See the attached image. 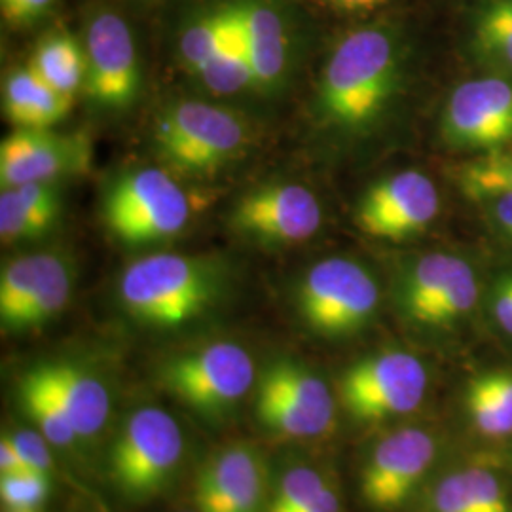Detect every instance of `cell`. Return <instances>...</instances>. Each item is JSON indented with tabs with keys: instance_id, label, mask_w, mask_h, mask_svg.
Returning <instances> with one entry per match:
<instances>
[{
	"instance_id": "d590c367",
	"label": "cell",
	"mask_w": 512,
	"mask_h": 512,
	"mask_svg": "<svg viewBox=\"0 0 512 512\" xmlns=\"http://www.w3.org/2000/svg\"><path fill=\"white\" fill-rule=\"evenodd\" d=\"M482 203L488 205L495 224L503 230V234L512 239V192L499 194V196Z\"/></svg>"
},
{
	"instance_id": "277c9868",
	"label": "cell",
	"mask_w": 512,
	"mask_h": 512,
	"mask_svg": "<svg viewBox=\"0 0 512 512\" xmlns=\"http://www.w3.org/2000/svg\"><path fill=\"white\" fill-rule=\"evenodd\" d=\"M158 380L177 401L209 420L230 414L255 385L253 357L234 342H215L167 359Z\"/></svg>"
},
{
	"instance_id": "ac0fdd59",
	"label": "cell",
	"mask_w": 512,
	"mask_h": 512,
	"mask_svg": "<svg viewBox=\"0 0 512 512\" xmlns=\"http://www.w3.org/2000/svg\"><path fill=\"white\" fill-rule=\"evenodd\" d=\"M37 366L63 404L80 442L99 435L110 414V397L105 384L90 370L69 361H50Z\"/></svg>"
},
{
	"instance_id": "7c38bea8",
	"label": "cell",
	"mask_w": 512,
	"mask_h": 512,
	"mask_svg": "<svg viewBox=\"0 0 512 512\" xmlns=\"http://www.w3.org/2000/svg\"><path fill=\"white\" fill-rule=\"evenodd\" d=\"M446 145L471 152H492L512 145V84L488 76L463 82L442 112Z\"/></svg>"
},
{
	"instance_id": "74e56055",
	"label": "cell",
	"mask_w": 512,
	"mask_h": 512,
	"mask_svg": "<svg viewBox=\"0 0 512 512\" xmlns=\"http://www.w3.org/2000/svg\"><path fill=\"white\" fill-rule=\"evenodd\" d=\"M304 512H340V499L336 490L327 484Z\"/></svg>"
},
{
	"instance_id": "4fadbf2b",
	"label": "cell",
	"mask_w": 512,
	"mask_h": 512,
	"mask_svg": "<svg viewBox=\"0 0 512 512\" xmlns=\"http://www.w3.org/2000/svg\"><path fill=\"white\" fill-rule=\"evenodd\" d=\"M321 205L302 184L277 183L245 194L232 213L241 234L270 245H293L313 238L321 226Z\"/></svg>"
},
{
	"instance_id": "f35d334b",
	"label": "cell",
	"mask_w": 512,
	"mask_h": 512,
	"mask_svg": "<svg viewBox=\"0 0 512 512\" xmlns=\"http://www.w3.org/2000/svg\"><path fill=\"white\" fill-rule=\"evenodd\" d=\"M329 2L336 10H342V12H368L378 8L387 0H329Z\"/></svg>"
},
{
	"instance_id": "ab89813d",
	"label": "cell",
	"mask_w": 512,
	"mask_h": 512,
	"mask_svg": "<svg viewBox=\"0 0 512 512\" xmlns=\"http://www.w3.org/2000/svg\"><path fill=\"white\" fill-rule=\"evenodd\" d=\"M6 512H38V511H6Z\"/></svg>"
},
{
	"instance_id": "7a4b0ae2",
	"label": "cell",
	"mask_w": 512,
	"mask_h": 512,
	"mask_svg": "<svg viewBox=\"0 0 512 512\" xmlns=\"http://www.w3.org/2000/svg\"><path fill=\"white\" fill-rule=\"evenodd\" d=\"M120 300L133 319L154 329H179L220 296L217 268L194 256L148 255L120 277Z\"/></svg>"
},
{
	"instance_id": "d4e9b609",
	"label": "cell",
	"mask_w": 512,
	"mask_h": 512,
	"mask_svg": "<svg viewBox=\"0 0 512 512\" xmlns=\"http://www.w3.org/2000/svg\"><path fill=\"white\" fill-rule=\"evenodd\" d=\"M29 67L55 92L67 97L86 84V52L67 33H52L40 40Z\"/></svg>"
},
{
	"instance_id": "d6986e66",
	"label": "cell",
	"mask_w": 512,
	"mask_h": 512,
	"mask_svg": "<svg viewBox=\"0 0 512 512\" xmlns=\"http://www.w3.org/2000/svg\"><path fill=\"white\" fill-rule=\"evenodd\" d=\"M236 6L243 48L255 73L256 88L270 90L287 71V33L283 19L268 2L249 0Z\"/></svg>"
},
{
	"instance_id": "484cf974",
	"label": "cell",
	"mask_w": 512,
	"mask_h": 512,
	"mask_svg": "<svg viewBox=\"0 0 512 512\" xmlns=\"http://www.w3.org/2000/svg\"><path fill=\"white\" fill-rule=\"evenodd\" d=\"M238 8H222L194 21L181 37V57L190 73L200 74L203 67L238 35Z\"/></svg>"
},
{
	"instance_id": "e575fe53",
	"label": "cell",
	"mask_w": 512,
	"mask_h": 512,
	"mask_svg": "<svg viewBox=\"0 0 512 512\" xmlns=\"http://www.w3.org/2000/svg\"><path fill=\"white\" fill-rule=\"evenodd\" d=\"M490 308L497 327L512 336V274L503 275L495 283Z\"/></svg>"
},
{
	"instance_id": "8d00e7d4",
	"label": "cell",
	"mask_w": 512,
	"mask_h": 512,
	"mask_svg": "<svg viewBox=\"0 0 512 512\" xmlns=\"http://www.w3.org/2000/svg\"><path fill=\"white\" fill-rule=\"evenodd\" d=\"M18 471H29V469H25L14 442L8 437V433H4L0 439V475L18 473Z\"/></svg>"
},
{
	"instance_id": "4dcf8cb0",
	"label": "cell",
	"mask_w": 512,
	"mask_h": 512,
	"mask_svg": "<svg viewBox=\"0 0 512 512\" xmlns=\"http://www.w3.org/2000/svg\"><path fill=\"white\" fill-rule=\"evenodd\" d=\"M475 42L478 52L497 65L512 71V23L482 10L476 19Z\"/></svg>"
},
{
	"instance_id": "e0dca14e",
	"label": "cell",
	"mask_w": 512,
	"mask_h": 512,
	"mask_svg": "<svg viewBox=\"0 0 512 512\" xmlns=\"http://www.w3.org/2000/svg\"><path fill=\"white\" fill-rule=\"evenodd\" d=\"M427 512H512V490L492 461H465L440 476Z\"/></svg>"
},
{
	"instance_id": "ffe728a7",
	"label": "cell",
	"mask_w": 512,
	"mask_h": 512,
	"mask_svg": "<svg viewBox=\"0 0 512 512\" xmlns=\"http://www.w3.org/2000/svg\"><path fill=\"white\" fill-rule=\"evenodd\" d=\"M4 112L18 129H52L71 110L73 97L55 92L29 65L6 76Z\"/></svg>"
},
{
	"instance_id": "5bb4252c",
	"label": "cell",
	"mask_w": 512,
	"mask_h": 512,
	"mask_svg": "<svg viewBox=\"0 0 512 512\" xmlns=\"http://www.w3.org/2000/svg\"><path fill=\"white\" fill-rule=\"evenodd\" d=\"M86 90L95 103L122 109L141 86L137 46L128 23L116 14H97L86 37Z\"/></svg>"
},
{
	"instance_id": "7402d4cb",
	"label": "cell",
	"mask_w": 512,
	"mask_h": 512,
	"mask_svg": "<svg viewBox=\"0 0 512 512\" xmlns=\"http://www.w3.org/2000/svg\"><path fill=\"white\" fill-rule=\"evenodd\" d=\"M258 391L274 393L306 410L315 420L332 429L336 416V401L325 384L308 366L300 365L293 359H277L258 376Z\"/></svg>"
},
{
	"instance_id": "d6a6232c",
	"label": "cell",
	"mask_w": 512,
	"mask_h": 512,
	"mask_svg": "<svg viewBox=\"0 0 512 512\" xmlns=\"http://www.w3.org/2000/svg\"><path fill=\"white\" fill-rule=\"evenodd\" d=\"M8 437L14 442L25 469L52 476V467H54V458L50 452L52 444L46 437H42L38 431H29V429H18L14 433H8Z\"/></svg>"
},
{
	"instance_id": "cb8c5ba5",
	"label": "cell",
	"mask_w": 512,
	"mask_h": 512,
	"mask_svg": "<svg viewBox=\"0 0 512 512\" xmlns=\"http://www.w3.org/2000/svg\"><path fill=\"white\" fill-rule=\"evenodd\" d=\"M19 404L29 420L37 425L38 433L46 437L52 446L73 448L80 439L74 431L61 401L55 397L52 387L38 370V366L29 368L18 385Z\"/></svg>"
},
{
	"instance_id": "6da1fadb",
	"label": "cell",
	"mask_w": 512,
	"mask_h": 512,
	"mask_svg": "<svg viewBox=\"0 0 512 512\" xmlns=\"http://www.w3.org/2000/svg\"><path fill=\"white\" fill-rule=\"evenodd\" d=\"M399 52L378 27L349 33L330 55L319 82V107L330 124L344 129L370 126L393 97Z\"/></svg>"
},
{
	"instance_id": "f546056e",
	"label": "cell",
	"mask_w": 512,
	"mask_h": 512,
	"mask_svg": "<svg viewBox=\"0 0 512 512\" xmlns=\"http://www.w3.org/2000/svg\"><path fill=\"white\" fill-rule=\"evenodd\" d=\"M52 492V476L37 471L0 475V499L6 511H38Z\"/></svg>"
},
{
	"instance_id": "9c48e42d",
	"label": "cell",
	"mask_w": 512,
	"mask_h": 512,
	"mask_svg": "<svg viewBox=\"0 0 512 512\" xmlns=\"http://www.w3.org/2000/svg\"><path fill=\"white\" fill-rule=\"evenodd\" d=\"M440 456V439L423 427L391 431L366 456L361 495L374 511L403 507L418 492Z\"/></svg>"
},
{
	"instance_id": "8992f818",
	"label": "cell",
	"mask_w": 512,
	"mask_h": 512,
	"mask_svg": "<svg viewBox=\"0 0 512 512\" xmlns=\"http://www.w3.org/2000/svg\"><path fill=\"white\" fill-rule=\"evenodd\" d=\"M380 289L363 264L327 258L311 266L298 287V310L306 325L323 336H349L374 319Z\"/></svg>"
},
{
	"instance_id": "60d3db41",
	"label": "cell",
	"mask_w": 512,
	"mask_h": 512,
	"mask_svg": "<svg viewBox=\"0 0 512 512\" xmlns=\"http://www.w3.org/2000/svg\"><path fill=\"white\" fill-rule=\"evenodd\" d=\"M196 512H200V511H196Z\"/></svg>"
},
{
	"instance_id": "603a6c76",
	"label": "cell",
	"mask_w": 512,
	"mask_h": 512,
	"mask_svg": "<svg viewBox=\"0 0 512 512\" xmlns=\"http://www.w3.org/2000/svg\"><path fill=\"white\" fill-rule=\"evenodd\" d=\"M65 260L55 253H37L18 256L4 264L0 274V323L4 332L14 330L21 313L29 308Z\"/></svg>"
},
{
	"instance_id": "52a82bcc",
	"label": "cell",
	"mask_w": 512,
	"mask_h": 512,
	"mask_svg": "<svg viewBox=\"0 0 512 512\" xmlns=\"http://www.w3.org/2000/svg\"><path fill=\"white\" fill-rule=\"evenodd\" d=\"M429 374L418 355L384 349L349 366L340 380V399L359 423L401 418L420 408Z\"/></svg>"
},
{
	"instance_id": "30bf717a",
	"label": "cell",
	"mask_w": 512,
	"mask_h": 512,
	"mask_svg": "<svg viewBox=\"0 0 512 512\" xmlns=\"http://www.w3.org/2000/svg\"><path fill=\"white\" fill-rule=\"evenodd\" d=\"M478 281L463 258L433 253L418 258L403 277L399 302L404 315L429 329H448L475 310Z\"/></svg>"
},
{
	"instance_id": "3957f363",
	"label": "cell",
	"mask_w": 512,
	"mask_h": 512,
	"mask_svg": "<svg viewBox=\"0 0 512 512\" xmlns=\"http://www.w3.org/2000/svg\"><path fill=\"white\" fill-rule=\"evenodd\" d=\"M183 456V431L175 418L154 406L139 408L110 446V482L131 501H148L169 488Z\"/></svg>"
},
{
	"instance_id": "f1b7e54d",
	"label": "cell",
	"mask_w": 512,
	"mask_h": 512,
	"mask_svg": "<svg viewBox=\"0 0 512 512\" xmlns=\"http://www.w3.org/2000/svg\"><path fill=\"white\" fill-rule=\"evenodd\" d=\"M329 480L311 467H294L277 482L266 512H304Z\"/></svg>"
},
{
	"instance_id": "8fae6325",
	"label": "cell",
	"mask_w": 512,
	"mask_h": 512,
	"mask_svg": "<svg viewBox=\"0 0 512 512\" xmlns=\"http://www.w3.org/2000/svg\"><path fill=\"white\" fill-rule=\"evenodd\" d=\"M439 211L435 183L418 169H406L366 190L355 211V224L368 238L404 241L425 232Z\"/></svg>"
},
{
	"instance_id": "836d02e7",
	"label": "cell",
	"mask_w": 512,
	"mask_h": 512,
	"mask_svg": "<svg viewBox=\"0 0 512 512\" xmlns=\"http://www.w3.org/2000/svg\"><path fill=\"white\" fill-rule=\"evenodd\" d=\"M54 0H0L2 18L16 27H29L42 18Z\"/></svg>"
},
{
	"instance_id": "83f0119b",
	"label": "cell",
	"mask_w": 512,
	"mask_h": 512,
	"mask_svg": "<svg viewBox=\"0 0 512 512\" xmlns=\"http://www.w3.org/2000/svg\"><path fill=\"white\" fill-rule=\"evenodd\" d=\"M198 76L205 82V86L217 95H230V93L241 92L245 88L256 86L251 61L243 48L241 23H239L238 35L203 67Z\"/></svg>"
},
{
	"instance_id": "ba28073f",
	"label": "cell",
	"mask_w": 512,
	"mask_h": 512,
	"mask_svg": "<svg viewBox=\"0 0 512 512\" xmlns=\"http://www.w3.org/2000/svg\"><path fill=\"white\" fill-rule=\"evenodd\" d=\"M154 145L167 164L190 173H209L236 158L245 145V126L232 110L184 101L160 116Z\"/></svg>"
},
{
	"instance_id": "5b68a950",
	"label": "cell",
	"mask_w": 512,
	"mask_h": 512,
	"mask_svg": "<svg viewBox=\"0 0 512 512\" xmlns=\"http://www.w3.org/2000/svg\"><path fill=\"white\" fill-rule=\"evenodd\" d=\"M103 219L128 245H150L177 236L190 219L183 188L162 169L129 171L110 184Z\"/></svg>"
},
{
	"instance_id": "4316f807",
	"label": "cell",
	"mask_w": 512,
	"mask_h": 512,
	"mask_svg": "<svg viewBox=\"0 0 512 512\" xmlns=\"http://www.w3.org/2000/svg\"><path fill=\"white\" fill-rule=\"evenodd\" d=\"M459 190L482 203L499 194L512 192V145L480 154L456 171Z\"/></svg>"
},
{
	"instance_id": "2e32d148",
	"label": "cell",
	"mask_w": 512,
	"mask_h": 512,
	"mask_svg": "<svg viewBox=\"0 0 512 512\" xmlns=\"http://www.w3.org/2000/svg\"><path fill=\"white\" fill-rule=\"evenodd\" d=\"M88 143L82 137L57 135L52 129H18L0 145L2 188L52 183L82 169L88 162Z\"/></svg>"
},
{
	"instance_id": "9a60e30c",
	"label": "cell",
	"mask_w": 512,
	"mask_h": 512,
	"mask_svg": "<svg viewBox=\"0 0 512 512\" xmlns=\"http://www.w3.org/2000/svg\"><path fill=\"white\" fill-rule=\"evenodd\" d=\"M268 469L251 444L222 448L196 478L200 512H264L268 509Z\"/></svg>"
},
{
	"instance_id": "1f68e13d",
	"label": "cell",
	"mask_w": 512,
	"mask_h": 512,
	"mask_svg": "<svg viewBox=\"0 0 512 512\" xmlns=\"http://www.w3.org/2000/svg\"><path fill=\"white\" fill-rule=\"evenodd\" d=\"M48 228L27 213L21 203L16 200L10 188H2L0 192V236L4 241L29 239L42 236Z\"/></svg>"
},
{
	"instance_id": "44dd1931",
	"label": "cell",
	"mask_w": 512,
	"mask_h": 512,
	"mask_svg": "<svg viewBox=\"0 0 512 512\" xmlns=\"http://www.w3.org/2000/svg\"><path fill=\"white\" fill-rule=\"evenodd\" d=\"M463 408L476 435L512 439V368H492L469 380Z\"/></svg>"
}]
</instances>
